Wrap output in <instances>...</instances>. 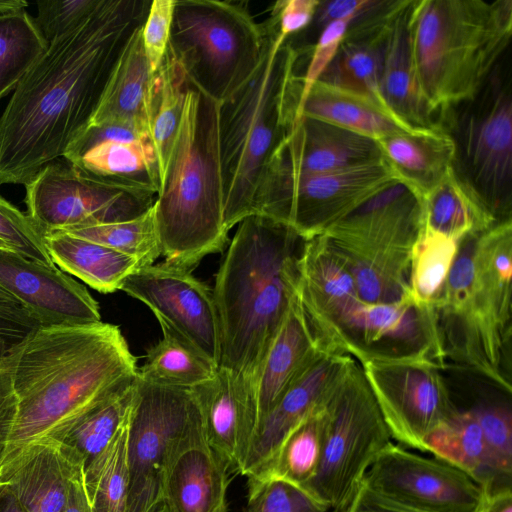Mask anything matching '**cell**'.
I'll list each match as a JSON object with an SVG mask.
<instances>
[{
    "label": "cell",
    "mask_w": 512,
    "mask_h": 512,
    "mask_svg": "<svg viewBox=\"0 0 512 512\" xmlns=\"http://www.w3.org/2000/svg\"><path fill=\"white\" fill-rule=\"evenodd\" d=\"M169 45L188 82L221 103L259 65L265 31L243 2L175 0Z\"/></svg>",
    "instance_id": "obj_9"
},
{
    "label": "cell",
    "mask_w": 512,
    "mask_h": 512,
    "mask_svg": "<svg viewBox=\"0 0 512 512\" xmlns=\"http://www.w3.org/2000/svg\"><path fill=\"white\" fill-rule=\"evenodd\" d=\"M400 180L383 160L312 175L264 168L253 214L269 217L309 240Z\"/></svg>",
    "instance_id": "obj_12"
},
{
    "label": "cell",
    "mask_w": 512,
    "mask_h": 512,
    "mask_svg": "<svg viewBox=\"0 0 512 512\" xmlns=\"http://www.w3.org/2000/svg\"><path fill=\"white\" fill-rule=\"evenodd\" d=\"M82 237L136 259L142 267L162 255L154 205L133 219L63 231Z\"/></svg>",
    "instance_id": "obj_42"
},
{
    "label": "cell",
    "mask_w": 512,
    "mask_h": 512,
    "mask_svg": "<svg viewBox=\"0 0 512 512\" xmlns=\"http://www.w3.org/2000/svg\"><path fill=\"white\" fill-rule=\"evenodd\" d=\"M208 443L228 465L240 472L257 427L253 384L219 367L215 375L192 389Z\"/></svg>",
    "instance_id": "obj_24"
},
{
    "label": "cell",
    "mask_w": 512,
    "mask_h": 512,
    "mask_svg": "<svg viewBox=\"0 0 512 512\" xmlns=\"http://www.w3.org/2000/svg\"><path fill=\"white\" fill-rule=\"evenodd\" d=\"M100 0L37 1L36 25L49 43L82 23L98 6Z\"/></svg>",
    "instance_id": "obj_46"
},
{
    "label": "cell",
    "mask_w": 512,
    "mask_h": 512,
    "mask_svg": "<svg viewBox=\"0 0 512 512\" xmlns=\"http://www.w3.org/2000/svg\"><path fill=\"white\" fill-rule=\"evenodd\" d=\"M305 239L260 214L238 223L212 289L221 336L219 367L255 381L298 289Z\"/></svg>",
    "instance_id": "obj_3"
},
{
    "label": "cell",
    "mask_w": 512,
    "mask_h": 512,
    "mask_svg": "<svg viewBox=\"0 0 512 512\" xmlns=\"http://www.w3.org/2000/svg\"><path fill=\"white\" fill-rule=\"evenodd\" d=\"M187 88V76L168 45L163 60L153 73L149 115L150 137L157 157L160 185L181 122Z\"/></svg>",
    "instance_id": "obj_35"
},
{
    "label": "cell",
    "mask_w": 512,
    "mask_h": 512,
    "mask_svg": "<svg viewBox=\"0 0 512 512\" xmlns=\"http://www.w3.org/2000/svg\"><path fill=\"white\" fill-rule=\"evenodd\" d=\"M302 116L327 122L375 141L402 131H416L407 129L366 100L320 81L309 91L293 122Z\"/></svg>",
    "instance_id": "obj_34"
},
{
    "label": "cell",
    "mask_w": 512,
    "mask_h": 512,
    "mask_svg": "<svg viewBox=\"0 0 512 512\" xmlns=\"http://www.w3.org/2000/svg\"><path fill=\"white\" fill-rule=\"evenodd\" d=\"M265 45L252 75L219 103L224 224L253 214L255 191L269 158L292 125L300 97L299 53L267 20Z\"/></svg>",
    "instance_id": "obj_6"
},
{
    "label": "cell",
    "mask_w": 512,
    "mask_h": 512,
    "mask_svg": "<svg viewBox=\"0 0 512 512\" xmlns=\"http://www.w3.org/2000/svg\"><path fill=\"white\" fill-rule=\"evenodd\" d=\"M2 365L15 406L5 460L33 443L60 442L137 374L120 329L102 321L38 326L10 345Z\"/></svg>",
    "instance_id": "obj_2"
},
{
    "label": "cell",
    "mask_w": 512,
    "mask_h": 512,
    "mask_svg": "<svg viewBox=\"0 0 512 512\" xmlns=\"http://www.w3.org/2000/svg\"><path fill=\"white\" fill-rule=\"evenodd\" d=\"M333 354L368 360L429 359L446 367L436 314L409 294L395 302H357L339 322Z\"/></svg>",
    "instance_id": "obj_15"
},
{
    "label": "cell",
    "mask_w": 512,
    "mask_h": 512,
    "mask_svg": "<svg viewBox=\"0 0 512 512\" xmlns=\"http://www.w3.org/2000/svg\"><path fill=\"white\" fill-rule=\"evenodd\" d=\"M319 3V0L277 1L272 7L269 20L278 34L287 40L311 24Z\"/></svg>",
    "instance_id": "obj_49"
},
{
    "label": "cell",
    "mask_w": 512,
    "mask_h": 512,
    "mask_svg": "<svg viewBox=\"0 0 512 512\" xmlns=\"http://www.w3.org/2000/svg\"><path fill=\"white\" fill-rule=\"evenodd\" d=\"M11 343L0 336V471L5 461L12 430L15 406L9 393L3 371V359Z\"/></svg>",
    "instance_id": "obj_52"
},
{
    "label": "cell",
    "mask_w": 512,
    "mask_h": 512,
    "mask_svg": "<svg viewBox=\"0 0 512 512\" xmlns=\"http://www.w3.org/2000/svg\"><path fill=\"white\" fill-rule=\"evenodd\" d=\"M328 399V398H327ZM325 432L324 407L300 424L277 453L248 481L281 479L303 488L316 475Z\"/></svg>",
    "instance_id": "obj_37"
},
{
    "label": "cell",
    "mask_w": 512,
    "mask_h": 512,
    "mask_svg": "<svg viewBox=\"0 0 512 512\" xmlns=\"http://www.w3.org/2000/svg\"><path fill=\"white\" fill-rule=\"evenodd\" d=\"M512 221L459 241L433 309L445 359L508 394L510 375Z\"/></svg>",
    "instance_id": "obj_4"
},
{
    "label": "cell",
    "mask_w": 512,
    "mask_h": 512,
    "mask_svg": "<svg viewBox=\"0 0 512 512\" xmlns=\"http://www.w3.org/2000/svg\"><path fill=\"white\" fill-rule=\"evenodd\" d=\"M151 1L100 0L30 67L0 116V186L28 183L88 126L112 68Z\"/></svg>",
    "instance_id": "obj_1"
},
{
    "label": "cell",
    "mask_w": 512,
    "mask_h": 512,
    "mask_svg": "<svg viewBox=\"0 0 512 512\" xmlns=\"http://www.w3.org/2000/svg\"><path fill=\"white\" fill-rule=\"evenodd\" d=\"M219 103L188 82L179 129L154 202L165 262L192 271L228 240Z\"/></svg>",
    "instance_id": "obj_5"
},
{
    "label": "cell",
    "mask_w": 512,
    "mask_h": 512,
    "mask_svg": "<svg viewBox=\"0 0 512 512\" xmlns=\"http://www.w3.org/2000/svg\"><path fill=\"white\" fill-rule=\"evenodd\" d=\"M63 512H92L84 481V468L69 478Z\"/></svg>",
    "instance_id": "obj_53"
},
{
    "label": "cell",
    "mask_w": 512,
    "mask_h": 512,
    "mask_svg": "<svg viewBox=\"0 0 512 512\" xmlns=\"http://www.w3.org/2000/svg\"><path fill=\"white\" fill-rule=\"evenodd\" d=\"M427 452L458 468L483 490L511 488V476L494 465L481 427L471 410H457L426 439Z\"/></svg>",
    "instance_id": "obj_32"
},
{
    "label": "cell",
    "mask_w": 512,
    "mask_h": 512,
    "mask_svg": "<svg viewBox=\"0 0 512 512\" xmlns=\"http://www.w3.org/2000/svg\"><path fill=\"white\" fill-rule=\"evenodd\" d=\"M0 512H27L11 487L1 481Z\"/></svg>",
    "instance_id": "obj_55"
},
{
    "label": "cell",
    "mask_w": 512,
    "mask_h": 512,
    "mask_svg": "<svg viewBox=\"0 0 512 512\" xmlns=\"http://www.w3.org/2000/svg\"><path fill=\"white\" fill-rule=\"evenodd\" d=\"M362 482L424 512H474L482 496L480 485L463 471L392 442L378 454Z\"/></svg>",
    "instance_id": "obj_18"
},
{
    "label": "cell",
    "mask_w": 512,
    "mask_h": 512,
    "mask_svg": "<svg viewBox=\"0 0 512 512\" xmlns=\"http://www.w3.org/2000/svg\"><path fill=\"white\" fill-rule=\"evenodd\" d=\"M136 382L137 374L133 380L80 418L58 442L71 460L85 468L129 422Z\"/></svg>",
    "instance_id": "obj_36"
},
{
    "label": "cell",
    "mask_w": 512,
    "mask_h": 512,
    "mask_svg": "<svg viewBox=\"0 0 512 512\" xmlns=\"http://www.w3.org/2000/svg\"><path fill=\"white\" fill-rule=\"evenodd\" d=\"M298 296L320 345L332 354L339 322L361 298L347 266L321 235L304 242Z\"/></svg>",
    "instance_id": "obj_25"
},
{
    "label": "cell",
    "mask_w": 512,
    "mask_h": 512,
    "mask_svg": "<svg viewBox=\"0 0 512 512\" xmlns=\"http://www.w3.org/2000/svg\"><path fill=\"white\" fill-rule=\"evenodd\" d=\"M152 512H169L168 508L164 503H161L156 509H154Z\"/></svg>",
    "instance_id": "obj_58"
},
{
    "label": "cell",
    "mask_w": 512,
    "mask_h": 512,
    "mask_svg": "<svg viewBox=\"0 0 512 512\" xmlns=\"http://www.w3.org/2000/svg\"><path fill=\"white\" fill-rule=\"evenodd\" d=\"M412 0H401L391 15L382 53L381 87L393 116L411 130L436 126V116L416 72L410 31Z\"/></svg>",
    "instance_id": "obj_26"
},
{
    "label": "cell",
    "mask_w": 512,
    "mask_h": 512,
    "mask_svg": "<svg viewBox=\"0 0 512 512\" xmlns=\"http://www.w3.org/2000/svg\"><path fill=\"white\" fill-rule=\"evenodd\" d=\"M323 354L329 353L320 345L297 289L256 377L257 426L291 383Z\"/></svg>",
    "instance_id": "obj_27"
},
{
    "label": "cell",
    "mask_w": 512,
    "mask_h": 512,
    "mask_svg": "<svg viewBox=\"0 0 512 512\" xmlns=\"http://www.w3.org/2000/svg\"><path fill=\"white\" fill-rule=\"evenodd\" d=\"M475 415L496 468L512 474V414L509 406L485 404L470 409Z\"/></svg>",
    "instance_id": "obj_45"
},
{
    "label": "cell",
    "mask_w": 512,
    "mask_h": 512,
    "mask_svg": "<svg viewBox=\"0 0 512 512\" xmlns=\"http://www.w3.org/2000/svg\"><path fill=\"white\" fill-rule=\"evenodd\" d=\"M381 159V151L375 140L302 116L292 123L264 168L288 174L312 175Z\"/></svg>",
    "instance_id": "obj_23"
},
{
    "label": "cell",
    "mask_w": 512,
    "mask_h": 512,
    "mask_svg": "<svg viewBox=\"0 0 512 512\" xmlns=\"http://www.w3.org/2000/svg\"><path fill=\"white\" fill-rule=\"evenodd\" d=\"M459 241L422 225L413 246L409 271V296L433 308L458 252Z\"/></svg>",
    "instance_id": "obj_40"
},
{
    "label": "cell",
    "mask_w": 512,
    "mask_h": 512,
    "mask_svg": "<svg viewBox=\"0 0 512 512\" xmlns=\"http://www.w3.org/2000/svg\"><path fill=\"white\" fill-rule=\"evenodd\" d=\"M353 358L323 354L286 389L260 421L240 474L251 477L265 467L285 439L325 405L336 381Z\"/></svg>",
    "instance_id": "obj_21"
},
{
    "label": "cell",
    "mask_w": 512,
    "mask_h": 512,
    "mask_svg": "<svg viewBox=\"0 0 512 512\" xmlns=\"http://www.w3.org/2000/svg\"><path fill=\"white\" fill-rule=\"evenodd\" d=\"M217 367L179 339L163 333L152 346L143 365L137 368V377L152 384L188 389L210 380Z\"/></svg>",
    "instance_id": "obj_38"
},
{
    "label": "cell",
    "mask_w": 512,
    "mask_h": 512,
    "mask_svg": "<svg viewBox=\"0 0 512 512\" xmlns=\"http://www.w3.org/2000/svg\"><path fill=\"white\" fill-rule=\"evenodd\" d=\"M53 263L101 293L120 290L125 279L143 268L134 258L103 244L63 231L43 234Z\"/></svg>",
    "instance_id": "obj_31"
},
{
    "label": "cell",
    "mask_w": 512,
    "mask_h": 512,
    "mask_svg": "<svg viewBox=\"0 0 512 512\" xmlns=\"http://www.w3.org/2000/svg\"><path fill=\"white\" fill-rule=\"evenodd\" d=\"M0 240L24 257L47 266L51 260L41 230L31 218L0 195Z\"/></svg>",
    "instance_id": "obj_44"
},
{
    "label": "cell",
    "mask_w": 512,
    "mask_h": 512,
    "mask_svg": "<svg viewBox=\"0 0 512 512\" xmlns=\"http://www.w3.org/2000/svg\"><path fill=\"white\" fill-rule=\"evenodd\" d=\"M192 390L137 377L129 419L127 512H152L162 501V477L173 445L199 420Z\"/></svg>",
    "instance_id": "obj_13"
},
{
    "label": "cell",
    "mask_w": 512,
    "mask_h": 512,
    "mask_svg": "<svg viewBox=\"0 0 512 512\" xmlns=\"http://www.w3.org/2000/svg\"><path fill=\"white\" fill-rule=\"evenodd\" d=\"M0 302L19 304L15 298L0 286Z\"/></svg>",
    "instance_id": "obj_57"
},
{
    "label": "cell",
    "mask_w": 512,
    "mask_h": 512,
    "mask_svg": "<svg viewBox=\"0 0 512 512\" xmlns=\"http://www.w3.org/2000/svg\"><path fill=\"white\" fill-rule=\"evenodd\" d=\"M47 46L26 9L0 12V99L14 91Z\"/></svg>",
    "instance_id": "obj_41"
},
{
    "label": "cell",
    "mask_w": 512,
    "mask_h": 512,
    "mask_svg": "<svg viewBox=\"0 0 512 512\" xmlns=\"http://www.w3.org/2000/svg\"><path fill=\"white\" fill-rule=\"evenodd\" d=\"M143 24L122 48L88 125L120 122L150 133L153 73L143 46Z\"/></svg>",
    "instance_id": "obj_29"
},
{
    "label": "cell",
    "mask_w": 512,
    "mask_h": 512,
    "mask_svg": "<svg viewBox=\"0 0 512 512\" xmlns=\"http://www.w3.org/2000/svg\"><path fill=\"white\" fill-rule=\"evenodd\" d=\"M128 430L129 422L84 468V481L92 512H127Z\"/></svg>",
    "instance_id": "obj_39"
},
{
    "label": "cell",
    "mask_w": 512,
    "mask_h": 512,
    "mask_svg": "<svg viewBox=\"0 0 512 512\" xmlns=\"http://www.w3.org/2000/svg\"><path fill=\"white\" fill-rule=\"evenodd\" d=\"M343 512H424L404 505L361 482Z\"/></svg>",
    "instance_id": "obj_51"
},
{
    "label": "cell",
    "mask_w": 512,
    "mask_h": 512,
    "mask_svg": "<svg viewBox=\"0 0 512 512\" xmlns=\"http://www.w3.org/2000/svg\"><path fill=\"white\" fill-rule=\"evenodd\" d=\"M454 145L453 171L498 221L511 219L512 88L504 57L471 100L439 111Z\"/></svg>",
    "instance_id": "obj_10"
},
{
    "label": "cell",
    "mask_w": 512,
    "mask_h": 512,
    "mask_svg": "<svg viewBox=\"0 0 512 512\" xmlns=\"http://www.w3.org/2000/svg\"><path fill=\"white\" fill-rule=\"evenodd\" d=\"M243 512H328L303 488L281 479L247 481Z\"/></svg>",
    "instance_id": "obj_43"
},
{
    "label": "cell",
    "mask_w": 512,
    "mask_h": 512,
    "mask_svg": "<svg viewBox=\"0 0 512 512\" xmlns=\"http://www.w3.org/2000/svg\"><path fill=\"white\" fill-rule=\"evenodd\" d=\"M62 159L78 174L94 181L156 193L160 187L150 133L131 124L88 125Z\"/></svg>",
    "instance_id": "obj_19"
},
{
    "label": "cell",
    "mask_w": 512,
    "mask_h": 512,
    "mask_svg": "<svg viewBox=\"0 0 512 512\" xmlns=\"http://www.w3.org/2000/svg\"><path fill=\"white\" fill-rule=\"evenodd\" d=\"M421 227L420 197L399 181L321 236L347 266L361 300L389 303L409 294L411 254Z\"/></svg>",
    "instance_id": "obj_8"
},
{
    "label": "cell",
    "mask_w": 512,
    "mask_h": 512,
    "mask_svg": "<svg viewBox=\"0 0 512 512\" xmlns=\"http://www.w3.org/2000/svg\"><path fill=\"white\" fill-rule=\"evenodd\" d=\"M175 0L151 1L142 26V41L151 72L159 67L169 45Z\"/></svg>",
    "instance_id": "obj_47"
},
{
    "label": "cell",
    "mask_w": 512,
    "mask_h": 512,
    "mask_svg": "<svg viewBox=\"0 0 512 512\" xmlns=\"http://www.w3.org/2000/svg\"><path fill=\"white\" fill-rule=\"evenodd\" d=\"M378 0H331L320 1L311 24L321 30L330 23L344 19H356L370 10Z\"/></svg>",
    "instance_id": "obj_50"
},
{
    "label": "cell",
    "mask_w": 512,
    "mask_h": 512,
    "mask_svg": "<svg viewBox=\"0 0 512 512\" xmlns=\"http://www.w3.org/2000/svg\"><path fill=\"white\" fill-rule=\"evenodd\" d=\"M353 20L355 19L334 21L321 30L318 40L314 45L306 72L301 77V90L297 110L313 85L333 61Z\"/></svg>",
    "instance_id": "obj_48"
},
{
    "label": "cell",
    "mask_w": 512,
    "mask_h": 512,
    "mask_svg": "<svg viewBox=\"0 0 512 512\" xmlns=\"http://www.w3.org/2000/svg\"><path fill=\"white\" fill-rule=\"evenodd\" d=\"M393 439L427 452V437L458 409L436 362L429 359L359 363Z\"/></svg>",
    "instance_id": "obj_16"
},
{
    "label": "cell",
    "mask_w": 512,
    "mask_h": 512,
    "mask_svg": "<svg viewBox=\"0 0 512 512\" xmlns=\"http://www.w3.org/2000/svg\"><path fill=\"white\" fill-rule=\"evenodd\" d=\"M120 290L143 302L162 332L184 342L219 368L221 336L212 290L191 271L165 261L129 275Z\"/></svg>",
    "instance_id": "obj_17"
},
{
    "label": "cell",
    "mask_w": 512,
    "mask_h": 512,
    "mask_svg": "<svg viewBox=\"0 0 512 512\" xmlns=\"http://www.w3.org/2000/svg\"><path fill=\"white\" fill-rule=\"evenodd\" d=\"M28 5L23 0H0V12L26 9Z\"/></svg>",
    "instance_id": "obj_56"
},
{
    "label": "cell",
    "mask_w": 512,
    "mask_h": 512,
    "mask_svg": "<svg viewBox=\"0 0 512 512\" xmlns=\"http://www.w3.org/2000/svg\"><path fill=\"white\" fill-rule=\"evenodd\" d=\"M420 201L422 225L457 241L499 222L461 182L453 168Z\"/></svg>",
    "instance_id": "obj_33"
},
{
    "label": "cell",
    "mask_w": 512,
    "mask_h": 512,
    "mask_svg": "<svg viewBox=\"0 0 512 512\" xmlns=\"http://www.w3.org/2000/svg\"><path fill=\"white\" fill-rule=\"evenodd\" d=\"M474 512H512L511 488L483 490Z\"/></svg>",
    "instance_id": "obj_54"
},
{
    "label": "cell",
    "mask_w": 512,
    "mask_h": 512,
    "mask_svg": "<svg viewBox=\"0 0 512 512\" xmlns=\"http://www.w3.org/2000/svg\"><path fill=\"white\" fill-rule=\"evenodd\" d=\"M230 472L208 443L201 418L168 454L162 501L169 512H228Z\"/></svg>",
    "instance_id": "obj_22"
},
{
    "label": "cell",
    "mask_w": 512,
    "mask_h": 512,
    "mask_svg": "<svg viewBox=\"0 0 512 512\" xmlns=\"http://www.w3.org/2000/svg\"><path fill=\"white\" fill-rule=\"evenodd\" d=\"M325 432L319 466L303 489L328 511L343 512L391 435L353 358L324 405Z\"/></svg>",
    "instance_id": "obj_11"
},
{
    "label": "cell",
    "mask_w": 512,
    "mask_h": 512,
    "mask_svg": "<svg viewBox=\"0 0 512 512\" xmlns=\"http://www.w3.org/2000/svg\"><path fill=\"white\" fill-rule=\"evenodd\" d=\"M0 286L40 326L101 322L99 305L84 285L13 250L0 249Z\"/></svg>",
    "instance_id": "obj_20"
},
{
    "label": "cell",
    "mask_w": 512,
    "mask_h": 512,
    "mask_svg": "<svg viewBox=\"0 0 512 512\" xmlns=\"http://www.w3.org/2000/svg\"><path fill=\"white\" fill-rule=\"evenodd\" d=\"M24 186L27 215L43 234L133 219L149 210L157 196L148 189L85 178L60 160Z\"/></svg>",
    "instance_id": "obj_14"
},
{
    "label": "cell",
    "mask_w": 512,
    "mask_h": 512,
    "mask_svg": "<svg viewBox=\"0 0 512 512\" xmlns=\"http://www.w3.org/2000/svg\"><path fill=\"white\" fill-rule=\"evenodd\" d=\"M410 31L418 79L437 113L471 100L504 57L511 0H412Z\"/></svg>",
    "instance_id": "obj_7"
},
{
    "label": "cell",
    "mask_w": 512,
    "mask_h": 512,
    "mask_svg": "<svg viewBox=\"0 0 512 512\" xmlns=\"http://www.w3.org/2000/svg\"><path fill=\"white\" fill-rule=\"evenodd\" d=\"M81 467L59 443L37 442L4 461L0 481L11 487L27 512H63L69 478Z\"/></svg>",
    "instance_id": "obj_28"
},
{
    "label": "cell",
    "mask_w": 512,
    "mask_h": 512,
    "mask_svg": "<svg viewBox=\"0 0 512 512\" xmlns=\"http://www.w3.org/2000/svg\"><path fill=\"white\" fill-rule=\"evenodd\" d=\"M0 249L10 250L1 240H0Z\"/></svg>",
    "instance_id": "obj_59"
},
{
    "label": "cell",
    "mask_w": 512,
    "mask_h": 512,
    "mask_svg": "<svg viewBox=\"0 0 512 512\" xmlns=\"http://www.w3.org/2000/svg\"><path fill=\"white\" fill-rule=\"evenodd\" d=\"M376 142L382 159L398 179L420 198L430 191L453 165V142L437 124L432 128L413 132H398Z\"/></svg>",
    "instance_id": "obj_30"
}]
</instances>
